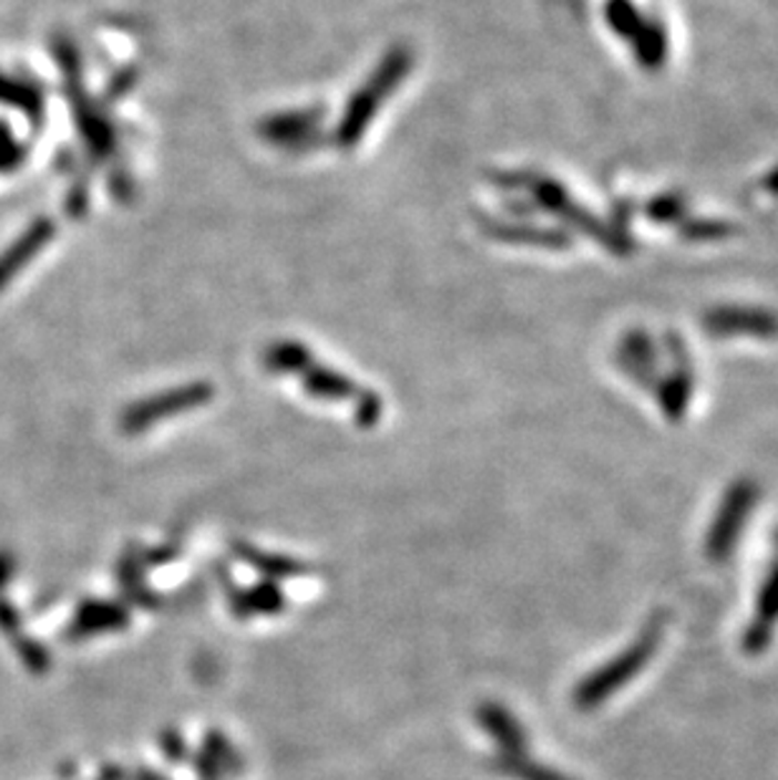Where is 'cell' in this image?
<instances>
[{"label": "cell", "instance_id": "cell-1", "mask_svg": "<svg viewBox=\"0 0 778 780\" xmlns=\"http://www.w3.org/2000/svg\"><path fill=\"white\" fill-rule=\"evenodd\" d=\"M412 69V51L405 47H397L387 53L382 63L375 69V74L359 92L351 96L347 112L341 116V124L337 130V142L341 147H355L361 140V134L367 132V126L372 124L379 106L385 104V99L402 84V79L410 74Z\"/></svg>", "mask_w": 778, "mask_h": 780}, {"label": "cell", "instance_id": "cell-2", "mask_svg": "<svg viewBox=\"0 0 778 780\" xmlns=\"http://www.w3.org/2000/svg\"><path fill=\"white\" fill-rule=\"evenodd\" d=\"M215 389L207 382H195L187 387H175L167 392H160L150 399H140L122 412V430L126 434H137L157 424L162 417H172L195 407H203L213 399Z\"/></svg>", "mask_w": 778, "mask_h": 780}, {"label": "cell", "instance_id": "cell-3", "mask_svg": "<svg viewBox=\"0 0 778 780\" xmlns=\"http://www.w3.org/2000/svg\"><path fill=\"white\" fill-rule=\"evenodd\" d=\"M57 53L63 63V69H66V74H69V92H71V96H74V112H76V122L81 126V132L86 134L89 147H92L96 157H106V154H112L116 147L114 126L102 114V109L89 102L86 94H81L79 61H76L74 49H71L66 41H63Z\"/></svg>", "mask_w": 778, "mask_h": 780}, {"label": "cell", "instance_id": "cell-4", "mask_svg": "<svg viewBox=\"0 0 778 780\" xmlns=\"http://www.w3.org/2000/svg\"><path fill=\"white\" fill-rule=\"evenodd\" d=\"M316 126H319V112H286L276 114L260 124V134L270 144H280V147H306V140L314 137Z\"/></svg>", "mask_w": 778, "mask_h": 780}, {"label": "cell", "instance_id": "cell-5", "mask_svg": "<svg viewBox=\"0 0 778 780\" xmlns=\"http://www.w3.org/2000/svg\"><path fill=\"white\" fill-rule=\"evenodd\" d=\"M51 235L53 225L43 217V220H35L31 228L0 256V288H3L23 266H29V260L51 240Z\"/></svg>", "mask_w": 778, "mask_h": 780}, {"label": "cell", "instance_id": "cell-6", "mask_svg": "<svg viewBox=\"0 0 778 780\" xmlns=\"http://www.w3.org/2000/svg\"><path fill=\"white\" fill-rule=\"evenodd\" d=\"M298 377H301V384L306 392H311L319 399H351V397L359 399L365 394L349 377H344L329 367H321L316 359H311Z\"/></svg>", "mask_w": 778, "mask_h": 780}, {"label": "cell", "instance_id": "cell-7", "mask_svg": "<svg viewBox=\"0 0 778 780\" xmlns=\"http://www.w3.org/2000/svg\"><path fill=\"white\" fill-rule=\"evenodd\" d=\"M124 622H126V612L120 609V606L89 602L76 612L74 622H71L69 627V637L71 639L92 637L96 632H110L116 627H124Z\"/></svg>", "mask_w": 778, "mask_h": 780}, {"label": "cell", "instance_id": "cell-8", "mask_svg": "<svg viewBox=\"0 0 778 780\" xmlns=\"http://www.w3.org/2000/svg\"><path fill=\"white\" fill-rule=\"evenodd\" d=\"M0 632L6 634L8 639L13 642V647L18 655L25 659L33 673H47L49 669V655L47 649H41L33 639L21 634V624H18V614L13 612V606L8 602H0Z\"/></svg>", "mask_w": 778, "mask_h": 780}, {"label": "cell", "instance_id": "cell-9", "mask_svg": "<svg viewBox=\"0 0 778 780\" xmlns=\"http://www.w3.org/2000/svg\"><path fill=\"white\" fill-rule=\"evenodd\" d=\"M314 359V353L301 347L296 341H278L270 343L264 351V365L270 371H280V374H301V369Z\"/></svg>", "mask_w": 778, "mask_h": 780}, {"label": "cell", "instance_id": "cell-10", "mask_svg": "<svg viewBox=\"0 0 778 780\" xmlns=\"http://www.w3.org/2000/svg\"><path fill=\"white\" fill-rule=\"evenodd\" d=\"M280 604H284V598H280L278 588L270 586V584H264V586L253 588V592H246V594L233 598L235 612L246 614V616L256 614V612H266V614L278 612Z\"/></svg>", "mask_w": 778, "mask_h": 780}, {"label": "cell", "instance_id": "cell-11", "mask_svg": "<svg viewBox=\"0 0 778 780\" xmlns=\"http://www.w3.org/2000/svg\"><path fill=\"white\" fill-rule=\"evenodd\" d=\"M0 102H8L18 109H25L33 120L41 114V96L29 84H16V81L0 79Z\"/></svg>", "mask_w": 778, "mask_h": 780}, {"label": "cell", "instance_id": "cell-12", "mask_svg": "<svg viewBox=\"0 0 778 780\" xmlns=\"http://www.w3.org/2000/svg\"><path fill=\"white\" fill-rule=\"evenodd\" d=\"M240 556L243 558H248L253 566L260 568V571H266V574L270 578H276V576H294V574H301V566H296L294 561H284V558H270V556H264V553H258V551H253V548H243L240 551Z\"/></svg>", "mask_w": 778, "mask_h": 780}, {"label": "cell", "instance_id": "cell-13", "mask_svg": "<svg viewBox=\"0 0 778 780\" xmlns=\"http://www.w3.org/2000/svg\"><path fill=\"white\" fill-rule=\"evenodd\" d=\"M13 568H16V558L8 551H0V588H3L8 578H11Z\"/></svg>", "mask_w": 778, "mask_h": 780}]
</instances>
